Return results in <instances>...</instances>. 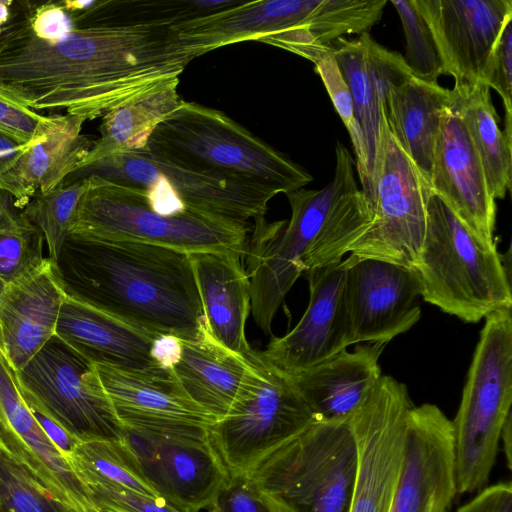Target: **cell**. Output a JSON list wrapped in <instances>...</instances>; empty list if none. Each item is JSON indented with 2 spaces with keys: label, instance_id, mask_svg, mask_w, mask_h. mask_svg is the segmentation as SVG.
I'll use <instances>...</instances> for the list:
<instances>
[{
  "label": "cell",
  "instance_id": "obj_38",
  "mask_svg": "<svg viewBox=\"0 0 512 512\" xmlns=\"http://www.w3.org/2000/svg\"><path fill=\"white\" fill-rule=\"evenodd\" d=\"M404 31L406 55L404 57L411 74L423 81L438 83L444 75V65L433 34L415 7L413 0H391Z\"/></svg>",
  "mask_w": 512,
  "mask_h": 512
},
{
  "label": "cell",
  "instance_id": "obj_27",
  "mask_svg": "<svg viewBox=\"0 0 512 512\" xmlns=\"http://www.w3.org/2000/svg\"><path fill=\"white\" fill-rule=\"evenodd\" d=\"M387 343H361L289 376L319 422H347L382 376L379 359Z\"/></svg>",
  "mask_w": 512,
  "mask_h": 512
},
{
  "label": "cell",
  "instance_id": "obj_46",
  "mask_svg": "<svg viewBox=\"0 0 512 512\" xmlns=\"http://www.w3.org/2000/svg\"><path fill=\"white\" fill-rule=\"evenodd\" d=\"M183 350L182 340L174 335H159L151 345L150 354L162 369L172 370L179 362Z\"/></svg>",
  "mask_w": 512,
  "mask_h": 512
},
{
  "label": "cell",
  "instance_id": "obj_35",
  "mask_svg": "<svg viewBox=\"0 0 512 512\" xmlns=\"http://www.w3.org/2000/svg\"><path fill=\"white\" fill-rule=\"evenodd\" d=\"M44 235L22 212L16 213L0 192V279L4 285L40 268Z\"/></svg>",
  "mask_w": 512,
  "mask_h": 512
},
{
  "label": "cell",
  "instance_id": "obj_36",
  "mask_svg": "<svg viewBox=\"0 0 512 512\" xmlns=\"http://www.w3.org/2000/svg\"><path fill=\"white\" fill-rule=\"evenodd\" d=\"M85 180L81 179L60 185L45 195H36L24 207L22 213L36 225L47 243L49 259L57 261L78 205L85 191Z\"/></svg>",
  "mask_w": 512,
  "mask_h": 512
},
{
  "label": "cell",
  "instance_id": "obj_12",
  "mask_svg": "<svg viewBox=\"0 0 512 512\" xmlns=\"http://www.w3.org/2000/svg\"><path fill=\"white\" fill-rule=\"evenodd\" d=\"M413 406L406 385L382 375L348 419L357 454L350 512H389Z\"/></svg>",
  "mask_w": 512,
  "mask_h": 512
},
{
  "label": "cell",
  "instance_id": "obj_20",
  "mask_svg": "<svg viewBox=\"0 0 512 512\" xmlns=\"http://www.w3.org/2000/svg\"><path fill=\"white\" fill-rule=\"evenodd\" d=\"M309 303L296 326L272 337L261 355L287 376H295L348 347L343 304L345 260L304 272Z\"/></svg>",
  "mask_w": 512,
  "mask_h": 512
},
{
  "label": "cell",
  "instance_id": "obj_9",
  "mask_svg": "<svg viewBox=\"0 0 512 512\" xmlns=\"http://www.w3.org/2000/svg\"><path fill=\"white\" fill-rule=\"evenodd\" d=\"M253 373L210 439L229 474L251 471L261 460L319 422L292 379L253 350Z\"/></svg>",
  "mask_w": 512,
  "mask_h": 512
},
{
  "label": "cell",
  "instance_id": "obj_42",
  "mask_svg": "<svg viewBox=\"0 0 512 512\" xmlns=\"http://www.w3.org/2000/svg\"><path fill=\"white\" fill-rule=\"evenodd\" d=\"M208 510L210 512H271L245 474H229Z\"/></svg>",
  "mask_w": 512,
  "mask_h": 512
},
{
  "label": "cell",
  "instance_id": "obj_50",
  "mask_svg": "<svg viewBox=\"0 0 512 512\" xmlns=\"http://www.w3.org/2000/svg\"><path fill=\"white\" fill-rule=\"evenodd\" d=\"M13 3L14 2L10 0H0V35L3 31L4 26L10 19L11 7Z\"/></svg>",
  "mask_w": 512,
  "mask_h": 512
},
{
  "label": "cell",
  "instance_id": "obj_29",
  "mask_svg": "<svg viewBox=\"0 0 512 512\" xmlns=\"http://www.w3.org/2000/svg\"><path fill=\"white\" fill-rule=\"evenodd\" d=\"M182 343V355L172 373L186 394L218 421L253 373L250 354L244 357L227 350L209 333L201 340Z\"/></svg>",
  "mask_w": 512,
  "mask_h": 512
},
{
  "label": "cell",
  "instance_id": "obj_44",
  "mask_svg": "<svg viewBox=\"0 0 512 512\" xmlns=\"http://www.w3.org/2000/svg\"><path fill=\"white\" fill-rule=\"evenodd\" d=\"M47 120L48 116L0 97V136L16 145L28 144L38 138Z\"/></svg>",
  "mask_w": 512,
  "mask_h": 512
},
{
  "label": "cell",
  "instance_id": "obj_25",
  "mask_svg": "<svg viewBox=\"0 0 512 512\" xmlns=\"http://www.w3.org/2000/svg\"><path fill=\"white\" fill-rule=\"evenodd\" d=\"M55 334L93 364L133 372L162 370L150 354L156 335L68 295L62 303Z\"/></svg>",
  "mask_w": 512,
  "mask_h": 512
},
{
  "label": "cell",
  "instance_id": "obj_15",
  "mask_svg": "<svg viewBox=\"0 0 512 512\" xmlns=\"http://www.w3.org/2000/svg\"><path fill=\"white\" fill-rule=\"evenodd\" d=\"M157 496L182 512L208 509L229 477L209 436L155 435L126 430Z\"/></svg>",
  "mask_w": 512,
  "mask_h": 512
},
{
  "label": "cell",
  "instance_id": "obj_48",
  "mask_svg": "<svg viewBox=\"0 0 512 512\" xmlns=\"http://www.w3.org/2000/svg\"><path fill=\"white\" fill-rule=\"evenodd\" d=\"M503 442V452L506 458V465L509 470H511L512 466V415H510L503 427L501 438Z\"/></svg>",
  "mask_w": 512,
  "mask_h": 512
},
{
  "label": "cell",
  "instance_id": "obj_49",
  "mask_svg": "<svg viewBox=\"0 0 512 512\" xmlns=\"http://www.w3.org/2000/svg\"><path fill=\"white\" fill-rule=\"evenodd\" d=\"M24 145H16L9 139L0 136V160L15 156L24 148Z\"/></svg>",
  "mask_w": 512,
  "mask_h": 512
},
{
  "label": "cell",
  "instance_id": "obj_32",
  "mask_svg": "<svg viewBox=\"0 0 512 512\" xmlns=\"http://www.w3.org/2000/svg\"><path fill=\"white\" fill-rule=\"evenodd\" d=\"M454 102L482 163L494 199H503L511 186L512 139L499 127V115L484 83L453 87Z\"/></svg>",
  "mask_w": 512,
  "mask_h": 512
},
{
  "label": "cell",
  "instance_id": "obj_8",
  "mask_svg": "<svg viewBox=\"0 0 512 512\" xmlns=\"http://www.w3.org/2000/svg\"><path fill=\"white\" fill-rule=\"evenodd\" d=\"M356 459L347 422H317L245 475L271 512H350Z\"/></svg>",
  "mask_w": 512,
  "mask_h": 512
},
{
  "label": "cell",
  "instance_id": "obj_13",
  "mask_svg": "<svg viewBox=\"0 0 512 512\" xmlns=\"http://www.w3.org/2000/svg\"><path fill=\"white\" fill-rule=\"evenodd\" d=\"M80 171L84 177L97 175L116 183L159 177L188 211L243 226H248L249 219H263L269 201L278 194L268 187L177 166L145 149L115 153Z\"/></svg>",
  "mask_w": 512,
  "mask_h": 512
},
{
  "label": "cell",
  "instance_id": "obj_23",
  "mask_svg": "<svg viewBox=\"0 0 512 512\" xmlns=\"http://www.w3.org/2000/svg\"><path fill=\"white\" fill-rule=\"evenodd\" d=\"M85 119L69 114L48 116L41 135L15 156L0 160V192L24 208L36 195H45L79 171L92 147L81 134Z\"/></svg>",
  "mask_w": 512,
  "mask_h": 512
},
{
  "label": "cell",
  "instance_id": "obj_10",
  "mask_svg": "<svg viewBox=\"0 0 512 512\" xmlns=\"http://www.w3.org/2000/svg\"><path fill=\"white\" fill-rule=\"evenodd\" d=\"M15 373L28 407L78 441L125 440L126 430L100 383L95 364L58 335Z\"/></svg>",
  "mask_w": 512,
  "mask_h": 512
},
{
  "label": "cell",
  "instance_id": "obj_51",
  "mask_svg": "<svg viewBox=\"0 0 512 512\" xmlns=\"http://www.w3.org/2000/svg\"><path fill=\"white\" fill-rule=\"evenodd\" d=\"M4 287H5V285L3 284V282H2V281H1V279H0V295H1V293H2V291H3V289H4Z\"/></svg>",
  "mask_w": 512,
  "mask_h": 512
},
{
  "label": "cell",
  "instance_id": "obj_19",
  "mask_svg": "<svg viewBox=\"0 0 512 512\" xmlns=\"http://www.w3.org/2000/svg\"><path fill=\"white\" fill-rule=\"evenodd\" d=\"M430 185L433 193L449 207L481 246L488 250L497 247L494 239L496 200L489 190L482 163L453 94L442 116Z\"/></svg>",
  "mask_w": 512,
  "mask_h": 512
},
{
  "label": "cell",
  "instance_id": "obj_43",
  "mask_svg": "<svg viewBox=\"0 0 512 512\" xmlns=\"http://www.w3.org/2000/svg\"><path fill=\"white\" fill-rule=\"evenodd\" d=\"M483 83L503 100L505 117L512 118V20L504 27L484 74Z\"/></svg>",
  "mask_w": 512,
  "mask_h": 512
},
{
  "label": "cell",
  "instance_id": "obj_31",
  "mask_svg": "<svg viewBox=\"0 0 512 512\" xmlns=\"http://www.w3.org/2000/svg\"><path fill=\"white\" fill-rule=\"evenodd\" d=\"M178 84L179 78L167 81L105 114L79 171L115 153L144 149L155 127L181 104Z\"/></svg>",
  "mask_w": 512,
  "mask_h": 512
},
{
  "label": "cell",
  "instance_id": "obj_18",
  "mask_svg": "<svg viewBox=\"0 0 512 512\" xmlns=\"http://www.w3.org/2000/svg\"><path fill=\"white\" fill-rule=\"evenodd\" d=\"M456 495L451 420L434 404L414 405L389 512H450Z\"/></svg>",
  "mask_w": 512,
  "mask_h": 512
},
{
  "label": "cell",
  "instance_id": "obj_39",
  "mask_svg": "<svg viewBox=\"0 0 512 512\" xmlns=\"http://www.w3.org/2000/svg\"><path fill=\"white\" fill-rule=\"evenodd\" d=\"M314 65L316 73L322 79L328 95L350 135L355 154V166L362 186L361 190L365 192L368 184L367 155L348 85L331 52L323 55Z\"/></svg>",
  "mask_w": 512,
  "mask_h": 512
},
{
  "label": "cell",
  "instance_id": "obj_41",
  "mask_svg": "<svg viewBox=\"0 0 512 512\" xmlns=\"http://www.w3.org/2000/svg\"><path fill=\"white\" fill-rule=\"evenodd\" d=\"M22 7L33 34L48 42L61 40L78 27L60 2L25 3Z\"/></svg>",
  "mask_w": 512,
  "mask_h": 512
},
{
  "label": "cell",
  "instance_id": "obj_30",
  "mask_svg": "<svg viewBox=\"0 0 512 512\" xmlns=\"http://www.w3.org/2000/svg\"><path fill=\"white\" fill-rule=\"evenodd\" d=\"M452 92L413 75L392 84L383 115L402 148L430 183L434 149Z\"/></svg>",
  "mask_w": 512,
  "mask_h": 512
},
{
  "label": "cell",
  "instance_id": "obj_37",
  "mask_svg": "<svg viewBox=\"0 0 512 512\" xmlns=\"http://www.w3.org/2000/svg\"><path fill=\"white\" fill-rule=\"evenodd\" d=\"M0 512H76L43 488L0 441Z\"/></svg>",
  "mask_w": 512,
  "mask_h": 512
},
{
  "label": "cell",
  "instance_id": "obj_40",
  "mask_svg": "<svg viewBox=\"0 0 512 512\" xmlns=\"http://www.w3.org/2000/svg\"><path fill=\"white\" fill-rule=\"evenodd\" d=\"M87 489L100 512H182L159 497L129 489L106 486Z\"/></svg>",
  "mask_w": 512,
  "mask_h": 512
},
{
  "label": "cell",
  "instance_id": "obj_14",
  "mask_svg": "<svg viewBox=\"0 0 512 512\" xmlns=\"http://www.w3.org/2000/svg\"><path fill=\"white\" fill-rule=\"evenodd\" d=\"M347 343H388L421 317L419 288L410 269L370 258L344 259Z\"/></svg>",
  "mask_w": 512,
  "mask_h": 512
},
{
  "label": "cell",
  "instance_id": "obj_5",
  "mask_svg": "<svg viewBox=\"0 0 512 512\" xmlns=\"http://www.w3.org/2000/svg\"><path fill=\"white\" fill-rule=\"evenodd\" d=\"M420 297L467 323L512 307L510 267L497 247L485 249L434 193L417 263Z\"/></svg>",
  "mask_w": 512,
  "mask_h": 512
},
{
  "label": "cell",
  "instance_id": "obj_1",
  "mask_svg": "<svg viewBox=\"0 0 512 512\" xmlns=\"http://www.w3.org/2000/svg\"><path fill=\"white\" fill-rule=\"evenodd\" d=\"M190 61L170 26L85 25L48 42L33 34L22 7H11L0 35V97L93 120L179 78Z\"/></svg>",
  "mask_w": 512,
  "mask_h": 512
},
{
  "label": "cell",
  "instance_id": "obj_7",
  "mask_svg": "<svg viewBox=\"0 0 512 512\" xmlns=\"http://www.w3.org/2000/svg\"><path fill=\"white\" fill-rule=\"evenodd\" d=\"M484 319L460 405L451 420L458 495L487 486L504 424L511 415V308Z\"/></svg>",
  "mask_w": 512,
  "mask_h": 512
},
{
  "label": "cell",
  "instance_id": "obj_45",
  "mask_svg": "<svg viewBox=\"0 0 512 512\" xmlns=\"http://www.w3.org/2000/svg\"><path fill=\"white\" fill-rule=\"evenodd\" d=\"M457 512H512L511 482H499L484 487L460 506Z\"/></svg>",
  "mask_w": 512,
  "mask_h": 512
},
{
  "label": "cell",
  "instance_id": "obj_34",
  "mask_svg": "<svg viewBox=\"0 0 512 512\" xmlns=\"http://www.w3.org/2000/svg\"><path fill=\"white\" fill-rule=\"evenodd\" d=\"M239 0H121L97 1L83 13H76V23L85 25L138 26L164 25L187 21L230 7Z\"/></svg>",
  "mask_w": 512,
  "mask_h": 512
},
{
  "label": "cell",
  "instance_id": "obj_17",
  "mask_svg": "<svg viewBox=\"0 0 512 512\" xmlns=\"http://www.w3.org/2000/svg\"><path fill=\"white\" fill-rule=\"evenodd\" d=\"M427 22L454 87L483 83L506 24L511 0H413Z\"/></svg>",
  "mask_w": 512,
  "mask_h": 512
},
{
  "label": "cell",
  "instance_id": "obj_28",
  "mask_svg": "<svg viewBox=\"0 0 512 512\" xmlns=\"http://www.w3.org/2000/svg\"><path fill=\"white\" fill-rule=\"evenodd\" d=\"M301 0L240 1L213 13L170 26L176 46L191 60L243 41H260L294 27Z\"/></svg>",
  "mask_w": 512,
  "mask_h": 512
},
{
  "label": "cell",
  "instance_id": "obj_22",
  "mask_svg": "<svg viewBox=\"0 0 512 512\" xmlns=\"http://www.w3.org/2000/svg\"><path fill=\"white\" fill-rule=\"evenodd\" d=\"M351 93L367 155V201L380 144L383 108L389 87L411 76L404 56L378 44L369 32L342 37L331 50Z\"/></svg>",
  "mask_w": 512,
  "mask_h": 512
},
{
  "label": "cell",
  "instance_id": "obj_3",
  "mask_svg": "<svg viewBox=\"0 0 512 512\" xmlns=\"http://www.w3.org/2000/svg\"><path fill=\"white\" fill-rule=\"evenodd\" d=\"M354 165L338 142L334 176L326 186L286 194L291 207L288 222L255 221L243 257L252 315L265 334L271 333L276 312L299 276L341 261L371 227L373 213L357 185Z\"/></svg>",
  "mask_w": 512,
  "mask_h": 512
},
{
  "label": "cell",
  "instance_id": "obj_21",
  "mask_svg": "<svg viewBox=\"0 0 512 512\" xmlns=\"http://www.w3.org/2000/svg\"><path fill=\"white\" fill-rule=\"evenodd\" d=\"M0 441L53 497L76 512H100L63 454L26 404L15 370L0 349Z\"/></svg>",
  "mask_w": 512,
  "mask_h": 512
},
{
  "label": "cell",
  "instance_id": "obj_6",
  "mask_svg": "<svg viewBox=\"0 0 512 512\" xmlns=\"http://www.w3.org/2000/svg\"><path fill=\"white\" fill-rule=\"evenodd\" d=\"M83 178L86 187L69 229L71 236L142 243L188 254L235 251L244 256L248 226L191 211L160 214L142 189L97 175Z\"/></svg>",
  "mask_w": 512,
  "mask_h": 512
},
{
  "label": "cell",
  "instance_id": "obj_24",
  "mask_svg": "<svg viewBox=\"0 0 512 512\" xmlns=\"http://www.w3.org/2000/svg\"><path fill=\"white\" fill-rule=\"evenodd\" d=\"M65 295L49 258L5 285L0 295V349L15 372L55 334Z\"/></svg>",
  "mask_w": 512,
  "mask_h": 512
},
{
  "label": "cell",
  "instance_id": "obj_47",
  "mask_svg": "<svg viewBox=\"0 0 512 512\" xmlns=\"http://www.w3.org/2000/svg\"><path fill=\"white\" fill-rule=\"evenodd\" d=\"M30 410L32 411L33 416L35 417L43 432L63 454L67 461V458L71 455L75 446L80 441L71 436L66 430H64L60 425H58L50 418L46 417L38 411L33 409Z\"/></svg>",
  "mask_w": 512,
  "mask_h": 512
},
{
  "label": "cell",
  "instance_id": "obj_11",
  "mask_svg": "<svg viewBox=\"0 0 512 512\" xmlns=\"http://www.w3.org/2000/svg\"><path fill=\"white\" fill-rule=\"evenodd\" d=\"M432 193L429 181L402 148L383 115L368 200L373 223L352 246L350 255L411 270L422 249Z\"/></svg>",
  "mask_w": 512,
  "mask_h": 512
},
{
  "label": "cell",
  "instance_id": "obj_26",
  "mask_svg": "<svg viewBox=\"0 0 512 512\" xmlns=\"http://www.w3.org/2000/svg\"><path fill=\"white\" fill-rule=\"evenodd\" d=\"M241 257L235 251L190 254L209 334L227 350L248 357L253 351L245 332L251 295Z\"/></svg>",
  "mask_w": 512,
  "mask_h": 512
},
{
  "label": "cell",
  "instance_id": "obj_2",
  "mask_svg": "<svg viewBox=\"0 0 512 512\" xmlns=\"http://www.w3.org/2000/svg\"><path fill=\"white\" fill-rule=\"evenodd\" d=\"M53 264L66 295L136 329L190 342L209 333L188 253L68 235Z\"/></svg>",
  "mask_w": 512,
  "mask_h": 512
},
{
  "label": "cell",
  "instance_id": "obj_33",
  "mask_svg": "<svg viewBox=\"0 0 512 512\" xmlns=\"http://www.w3.org/2000/svg\"><path fill=\"white\" fill-rule=\"evenodd\" d=\"M67 462L86 488L117 487L158 497L126 440L80 441Z\"/></svg>",
  "mask_w": 512,
  "mask_h": 512
},
{
  "label": "cell",
  "instance_id": "obj_4",
  "mask_svg": "<svg viewBox=\"0 0 512 512\" xmlns=\"http://www.w3.org/2000/svg\"><path fill=\"white\" fill-rule=\"evenodd\" d=\"M154 157L288 194L313 177L302 166L226 114L183 101L153 130L144 148Z\"/></svg>",
  "mask_w": 512,
  "mask_h": 512
},
{
  "label": "cell",
  "instance_id": "obj_16",
  "mask_svg": "<svg viewBox=\"0 0 512 512\" xmlns=\"http://www.w3.org/2000/svg\"><path fill=\"white\" fill-rule=\"evenodd\" d=\"M95 367L125 430L203 437L210 435L217 422L186 394L172 370L133 372L100 364Z\"/></svg>",
  "mask_w": 512,
  "mask_h": 512
}]
</instances>
